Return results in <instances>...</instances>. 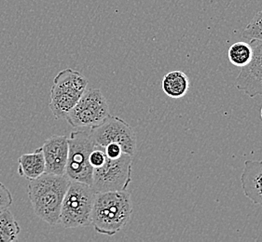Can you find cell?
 I'll list each match as a JSON object with an SVG mask.
<instances>
[{
  "label": "cell",
  "instance_id": "1",
  "mask_svg": "<svg viewBox=\"0 0 262 242\" xmlns=\"http://www.w3.org/2000/svg\"><path fill=\"white\" fill-rule=\"evenodd\" d=\"M71 180L63 174H45L29 181L27 194L35 214L49 225L56 226L60 222V212L63 197Z\"/></svg>",
  "mask_w": 262,
  "mask_h": 242
},
{
  "label": "cell",
  "instance_id": "2",
  "mask_svg": "<svg viewBox=\"0 0 262 242\" xmlns=\"http://www.w3.org/2000/svg\"><path fill=\"white\" fill-rule=\"evenodd\" d=\"M132 212L129 191L96 192L91 223L97 233L112 237L128 224Z\"/></svg>",
  "mask_w": 262,
  "mask_h": 242
},
{
  "label": "cell",
  "instance_id": "3",
  "mask_svg": "<svg viewBox=\"0 0 262 242\" xmlns=\"http://www.w3.org/2000/svg\"><path fill=\"white\" fill-rule=\"evenodd\" d=\"M87 79L73 69H64L56 75L49 102V108L56 119L66 118L87 90Z\"/></svg>",
  "mask_w": 262,
  "mask_h": 242
},
{
  "label": "cell",
  "instance_id": "4",
  "mask_svg": "<svg viewBox=\"0 0 262 242\" xmlns=\"http://www.w3.org/2000/svg\"><path fill=\"white\" fill-rule=\"evenodd\" d=\"M95 195L92 185L71 180L63 197L59 224L64 228H77L90 224Z\"/></svg>",
  "mask_w": 262,
  "mask_h": 242
},
{
  "label": "cell",
  "instance_id": "5",
  "mask_svg": "<svg viewBox=\"0 0 262 242\" xmlns=\"http://www.w3.org/2000/svg\"><path fill=\"white\" fill-rule=\"evenodd\" d=\"M95 148V143L90 132L77 131L69 137V158L66 175L72 181L93 184L94 168L90 164L89 158Z\"/></svg>",
  "mask_w": 262,
  "mask_h": 242
},
{
  "label": "cell",
  "instance_id": "6",
  "mask_svg": "<svg viewBox=\"0 0 262 242\" xmlns=\"http://www.w3.org/2000/svg\"><path fill=\"white\" fill-rule=\"evenodd\" d=\"M133 156L124 153L121 158L111 159L105 156V163L94 168L92 186L95 192L127 190L132 182Z\"/></svg>",
  "mask_w": 262,
  "mask_h": 242
},
{
  "label": "cell",
  "instance_id": "7",
  "mask_svg": "<svg viewBox=\"0 0 262 242\" xmlns=\"http://www.w3.org/2000/svg\"><path fill=\"white\" fill-rule=\"evenodd\" d=\"M90 135L95 146L105 148L115 142L121 146L126 154L135 156L137 151V135L126 121L116 116H108L97 126L91 128Z\"/></svg>",
  "mask_w": 262,
  "mask_h": 242
},
{
  "label": "cell",
  "instance_id": "8",
  "mask_svg": "<svg viewBox=\"0 0 262 242\" xmlns=\"http://www.w3.org/2000/svg\"><path fill=\"white\" fill-rule=\"evenodd\" d=\"M110 115V108L105 96L97 89L86 90L76 106L66 116L74 128L97 126Z\"/></svg>",
  "mask_w": 262,
  "mask_h": 242
},
{
  "label": "cell",
  "instance_id": "9",
  "mask_svg": "<svg viewBox=\"0 0 262 242\" xmlns=\"http://www.w3.org/2000/svg\"><path fill=\"white\" fill-rule=\"evenodd\" d=\"M253 47L251 62L242 67L235 80L236 88L250 98L262 96V41H250Z\"/></svg>",
  "mask_w": 262,
  "mask_h": 242
},
{
  "label": "cell",
  "instance_id": "10",
  "mask_svg": "<svg viewBox=\"0 0 262 242\" xmlns=\"http://www.w3.org/2000/svg\"><path fill=\"white\" fill-rule=\"evenodd\" d=\"M47 174H66L69 158V137L53 135L48 138L41 147Z\"/></svg>",
  "mask_w": 262,
  "mask_h": 242
},
{
  "label": "cell",
  "instance_id": "11",
  "mask_svg": "<svg viewBox=\"0 0 262 242\" xmlns=\"http://www.w3.org/2000/svg\"><path fill=\"white\" fill-rule=\"evenodd\" d=\"M245 196L256 205L262 206V160H246L241 176Z\"/></svg>",
  "mask_w": 262,
  "mask_h": 242
},
{
  "label": "cell",
  "instance_id": "12",
  "mask_svg": "<svg viewBox=\"0 0 262 242\" xmlns=\"http://www.w3.org/2000/svg\"><path fill=\"white\" fill-rule=\"evenodd\" d=\"M17 173L28 181L35 180L46 173V164L41 148L34 152L21 155L18 158Z\"/></svg>",
  "mask_w": 262,
  "mask_h": 242
},
{
  "label": "cell",
  "instance_id": "13",
  "mask_svg": "<svg viewBox=\"0 0 262 242\" xmlns=\"http://www.w3.org/2000/svg\"><path fill=\"white\" fill-rule=\"evenodd\" d=\"M162 88L168 97L179 99L188 93L189 79L182 71H172L163 77Z\"/></svg>",
  "mask_w": 262,
  "mask_h": 242
},
{
  "label": "cell",
  "instance_id": "14",
  "mask_svg": "<svg viewBox=\"0 0 262 242\" xmlns=\"http://www.w3.org/2000/svg\"><path fill=\"white\" fill-rule=\"evenodd\" d=\"M21 233V227L9 208L0 211V242L17 240Z\"/></svg>",
  "mask_w": 262,
  "mask_h": 242
},
{
  "label": "cell",
  "instance_id": "15",
  "mask_svg": "<svg viewBox=\"0 0 262 242\" xmlns=\"http://www.w3.org/2000/svg\"><path fill=\"white\" fill-rule=\"evenodd\" d=\"M229 61L231 64L244 67L251 62L253 57V47L250 43L239 41L231 45L228 53Z\"/></svg>",
  "mask_w": 262,
  "mask_h": 242
},
{
  "label": "cell",
  "instance_id": "16",
  "mask_svg": "<svg viewBox=\"0 0 262 242\" xmlns=\"http://www.w3.org/2000/svg\"><path fill=\"white\" fill-rule=\"evenodd\" d=\"M242 37L247 41H262V11H258L243 32Z\"/></svg>",
  "mask_w": 262,
  "mask_h": 242
},
{
  "label": "cell",
  "instance_id": "17",
  "mask_svg": "<svg viewBox=\"0 0 262 242\" xmlns=\"http://www.w3.org/2000/svg\"><path fill=\"white\" fill-rule=\"evenodd\" d=\"M90 164L94 168H99L105 161V154L104 148L95 146L89 158Z\"/></svg>",
  "mask_w": 262,
  "mask_h": 242
},
{
  "label": "cell",
  "instance_id": "18",
  "mask_svg": "<svg viewBox=\"0 0 262 242\" xmlns=\"http://www.w3.org/2000/svg\"><path fill=\"white\" fill-rule=\"evenodd\" d=\"M13 199L11 191L6 187L5 184L0 182V211L10 208Z\"/></svg>",
  "mask_w": 262,
  "mask_h": 242
},
{
  "label": "cell",
  "instance_id": "19",
  "mask_svg": "<svg viewBox=\"0 0 262 242\" xmlns=\"http://www.w3.org/2000/svg\"><path fill=\"white\" fill-rule=\"evenodd\" d=\"M105 156L106 158H111V159H116V158H121V156L124 154L123 149L119 143L112 142L104 148Z\"/></svg>",
  "mask_w": 262,
  "mask_h": 242
},
{
  "label": "cell",
  "instance_id": "20",
  "mask_svg": "<svg viewBox=\"0 0 262 242\" xmlns=\"http://www.w3.org/2000/svg\"><path fill=\"white\" fill-rule=\"evenodd\" d=\"M260 116H261V120H262V106H261V109H260Z\"/></svg>",
  "mask_w": 262,
  "mask_h": 242
}]
</instances>
